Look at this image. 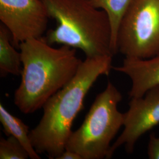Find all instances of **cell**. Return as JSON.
<instances>
[{
	"label": "cell",
	"mask_w": 159,
	"mask_h": 159,
	"mask_svg": "<svg viewBox=\"0 0 159 159\" xmlns=\"http://www.w3.org/2000/svg\"><path fill=\"white\" fill-rule=\"evenodd\" d=\"M112 58L86 57L74 78L44 104L40 122L30 132L31 142L38 153L57 159L66 150L86 95L100 76L110 74L113 67Z\"/></svg>",
	"instance_id": "1"
},
{
	"label": "cell",
	"mask_w": 159,
	"mask_h": 159,
	"mask_svg": "<svg viewBox=\"0 0 159 159\" xmlns=\"http://www.w3.org/2000/svg\"><path fill=\"white\" fill-rule=\"evenodd\" d=\"M21 80L14 93V104L21 112L32 114L74 78L81 60L76 49L51 47L44 37L21 43Z\"/></svg>",
	"instance_id": "2"
},
{
	"label": "cell",
	"mask_w": 159,
	"mask_h": 159,
	"mask_svg": "<svg viewBox=\"0 0 159 159\" xmlns=\"http://www.w3.org/2000/svg\"><path fill=\"white\" fill-rule=\"evenodd\" d=\"M56 27L44 37L50 44L80 49L86 57L113 56L107 14L88 0H42Z\"/></svg>",
	"instance_id": "3"
},
{
	"label": "cell",
	"mask_w": 159,
	"mask_h": 159,
	"mask_svg": "<svg viewBox=\"0 0 159 159\" xmlns=\"http://www.w3.org/2000/svg\"><path fill=\"white\" fill-rule=\"evenodd\" d=\"M122 94L112 83L97 95L84 121L72 131L66 149L79 154L83 159H107L115 136L124 125L125 113L118 110Z\"/></svg>",
	"instance_id": "4"
},
{
	"label": "cell",
	"mask_w": 159,
	"mask_h": 159,
	"mask_svg": "<svg viewBox=\"0 0 159 159\" xmlns=\"http://www.w3.org/2000/svg\"><path fill=\"white\" fill-rule=\"evenodd\" d=\"M117 51L126 57L159 54V0H132L120 23Z\"/></svg>",
	"instance_id": "5"
},
{
	"label": "cell",
	"mask_w": 159,
	"mask_h": 159,
	"mask_svg": "<svg viewBox=\"0 0 159 159\" xmlns=\"http://www.w3.org/2000/svg\"><path fill=\"white\" fill-rule=\"evenodd\" d=\"M50 18L42 0H0V21L10 31L16 47L43 37Z\"/></svg>",
	"instance_id": "6"
},
{
	"label": "cell",
	"mask_w": 159,
	"mask_h": 159,
	"mask_svg": "<svg viewBox=\"0 0 159 159\" xmlns=\"http://www.w3.org/2000/svg\"><path fill=\"white\" fill-rule=\"evenodd\" d=\"M159 125V85L142 97L131 98L129 108L125 113L124 129L111 145L107 159L122 146L132 153L139 139Z\"/></svg>",
	"instance_id": "7"
},
{
	"label": "cell",
	"mask_w": 159,
	"mask_h": 159,
	"mask_svg": "<svg viewBox=\"0 0 159 159\" xmlns=\"http://www.w3.org/2000/svg\"><path fill=\"white\" fill-rule=\"evenodd\" d=\"M113 69L130 79V98L143 96L159 85V54L148 58L125 57L121 66H113Z\"/></svg>",
	"instance_id": "8"
},
{
	"label": "cell",
	"mask_w": 159,
	"mask_h": 159,
	"mask_svg": "<svg viewBox=\"0 0 159 159\" xmlns=\"http://www.w3.org/2000/svg\"><path fill=\"white\" fill-rule=\"evenodd\" d=\"M11 39L10 31L1 23L0 24V74L2 77L8 74L20 75L22 71L21 52L16 50Z\"/></svg>",
	"instance_id": "9"
},
{
	"label": "cell",
	"mask_w": 159,
	"mask_h": 159,
	"mask_svg": "<svg viewBox=\"0 0 159 159\" xmlns=\"http://www.w3.org/2000/svg\"><path fill=\"white\" fill-rule=\"evenodd\" d=\"M0 121L6 135L17 139L29 153L30 159H41L40 154L36 152L31 142L29 126L10 113L2 103L0 104Z\"/></svg>",
	"instance_id": "10"
},
{
	"label": "cell",
	"mask_w": 159,
	"mask_h": 159,
	"mask_svg": "<svg viewBox=\"0 0 159 159\" xmlns=\"http://www.w3.org/2000/svg\"><path fill=\"white\" fill-rule=\"evenodd\" d=\"M93 6L104 10L108 15L111 27V50L116 54L117 36L120 23L132 0H88Z\"/></svg>",
	"instance_id": "11"
},
{
	"label": "cell",
	"mask_w": 159,
	"mask_h": 159,
	"mask_svg": "<svg viewBox=\"0 0 159 159\" xmlns=\"http://www.w3.org/2000/svg\"><path fill=\"white\" fill-rule=\"evenodd\" d=\"M30 156L23 144L13 136L0 139V159H27Z\"/></svg>",
	"instance_id": "12"
},
{
	"label": "cell",
	"mask_w": 159,
	"mask_h": 159,
	"mask_svg": "<svg viewBox=\"0 0 159 159\" xmlns=\"http://www.w3.org/2000/svg\"><path fill=\"white\" fill-rule=\"evenodd\" d=\"M148 156L150 159H159V136L152 133L148 145Z\"/></svg>",
	"instance_id": "13"
},
{
	"label": "cell",
	"mask_w": 159,
	"mask_h": 159,
	"mask_svg": "<svg viewBox=\"0 0 159 159\" xmlns=\"http://www.w3.org/2000/svg\"><path fill=\"white\" fill-rule=\"evenodd\" d=\"M57 159H83L79 154L74 151L66 149Z\"/></svg>",
	"instance_id": "14"
}]
</instances>
